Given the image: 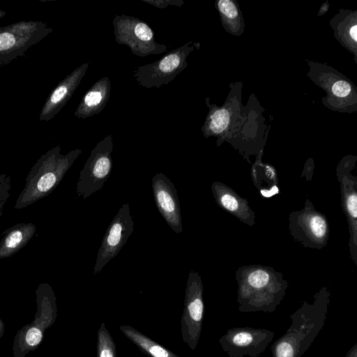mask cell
<instances>
[{
    "instance_id": "obj_19",
    "label": "cell",
    "mask_w": 357,
    "mask_h": 357,
    "mask_svg": "<svg viewBox=\"0 0 357 357\" xmlns=\"http://www.w3.org/2000/svg\"><path fill=\"white\" fill-rule=\"evenodd\" d=\"M97 357H116V344L102 323L98 332Z\"/></svg>"
},
{
    "instance_id": "obj_9",
    "label": "cell",
    "mask_w": 357,
    "mask_h": 357,
    "mask_svg": "<svg viewBox=\"0 0 357 357\" xmlns=\"http://www.w3.org/2000/svg\"><path fill=\"white\" fill-rule=\"evenodd\" d=\"M185 293L181 321L182 338L191 349L195 350L201 335L204 310V287L197 272L191 271L189 273Z\"/></svg>"
},
{
    "instance_id": "obj_1",
    "label": "cell",
    "mask_w": 357,
    "mask_h": 357,
    "mask_svg": "<svg viewBox=\"0 0 357 357\" xmlns=\"http://www.w3.org/2000/svg\"><path fill=\"white\" fill-rule=\"evenodd\" d=\"M331 291L322 287L312 301H304L289 317L291 325L271 346L272 357H302L325 325Z\"/></svg>"
},
{
    "instance_id": "obj_14",
    "label": "cell",
    "mask_w": 357,
    "mask_h": 357,
    "mask_svg": "<svg viewBox=\"0 0 357 357\" xmlns=\"http://www.w3.org/2000/svg\"><path fill=\"white\" fill-rule=\"evenodd\" d=\"M211 190L216 204L250 227L255 224V213L247 199L241 197L231 188L220 181H214Z\"/></svg>"
},
{
    "instance_id": "obj_20",
    "label": "cell",
    "mask_w": 357,
    "mask_h": 357,
    "mask_svg": "<svg viewBox=\"0 0 357 357\" xmlns=\"http://www.w3.org/2000/svg\"><path fill=\"white\" fill-rule=\"evenodd\" d=\"M24 238V234L22 229L10 232L4 241L3 250L6 252H11L22 243Z\"/></svg>"
},
{
    "instance_id": "obj_23",
    "label": "cell",
    "mask_w": 357,
    "mask_h": 357,
    "mask_svg": "<svg viewBox=\"0 0 357 357\" xmlns=\"http://www.w3.org/2000/svg\"><path fill=\"white\" fill-rule=\"evenodd\" d=\"M351 91V86L349 83L344 80L336 82L332 88L333 94L339 98H345L349 95Z\"/></svg>"
},
{
    "instance_id": "obj_27",
    "label": "cell",
    "mask_w": 357,
    "mask_h": 357,
    "mask_svg": "<svg viewBox=\"0 0 357 357\" xmlns=\"http://www.w3.org/2000/svg\"><path fill=\"white\" fill-rule=\"evenodd\" d=\"M6 15V12L0 9V19Z\"/></svg>"
},
{
    "instance_id": "obj_5",
    "label": "cell",
    "mask_w": 357,
    "mask_h": 357,
    "mask_svg": "<svg viewBox=\"0 0 357 357\" xmlns=\"http://www.w3.org/2000/svg\"><path fill=\"white\" fill-rule=\"evenodd\" d=\"M112 24L116 42L128 47L135 56L144 57L167 51V45L157 43L154 31L138 17L116 15Z\"/></svg>"
},
{
    "instance_id": "obj_17",
    "label": "cell",
    "mask_w": 357,
    "mask_h": 357,
    "mask_svg": "<svg viewBox=\"0 0 357 357\" xmlns=\"http://www.w3.org/2000/svg\"><path fill=\"white\" fill-rule=\"evenodd\" d=\"M121 331L144 353L151 357H179L130 326H121Z\"/></svg>"
},
{
    "instance_id": "obj_16",
    "label": "cell",
    "mask_w": 357,
    "mask_h": 357,
    "mask_svg": "<svg viewBox=\"0 0 357 357\" xmlns=\"http://www.w3.org/2000/svg\"><path fill=\"white\" fill-rule=\"evenodd\" d=\"M258 159L252 165V179L261 195L270 198L280 192L277 173L273 166Z\"/></svg>"
},
{
    "instance_id": "obj_24",
    "label": "cell",
    "mask_w": 357,
    "mask_h": 357,
    "mask_svg": "<svg viewBox=\"0 0 357 357\" xmlns=\"http://www.w3.org/2000/svg\"><path fill=\"white\" fill-rule=\"evenodd\" d=\"M158 8H165L169 6L181 7L184 4L183 0H141Z\"/></svg>"
},
{
    "instance_id": "obj_21",
    "label": "cell",
    "mask_w": 357,
    "mask_h": 357,
    "mask_svg": "<svg viewBox=\"0 0 357 357\" xmlns=\"http://www.w3.org/2000/svg\"><path fill=\"white\" fill-rule=\"evenodd\" d=\"M218 8L220 13L229 20H235L238 15L236 6L230 0H220L218 2Z\"/></svg>"
},
{
    "instance_id": "obj_18",
    "label": "cell",
    "mask_w": 357,
    "mask_h": 357,
    "mask_svg": "<svg viewBox=\"0 0 357 357\" xmlns=\"http://www.w3.org/2000/svg\"><path fill=\"white\" fill-rule=\"evenodd\" d=\"M206 102L210 110L202 130L205 137L211 135H217L222 133L227 127L229 114L228 112L224 109H218L210 105L206 99Z\"/></svg>"
},
{
    "instance_id": "obj_4",
    "label": "cell",
    "mask_w": 357,
    "mask_h": 357,
    "mask_svg": "<svg viewBox=\"0 0 357 357\" xmlns=\"http://www.w3.org/2000/svg\"><path fill=\"white\" fill-rule=\"evenodd\" d=\"M289 231L291 236L305 248L321 250L329 240L328 221L308 198L302 209L289 214Z\"/></svg>"
},
{
    "instance_id": "obj_10",
    "label": "cell",
    "mask_w": 357,
    "mask_h": 357,
    "mask_svg": "<svg viewBox=\"0 0 357 357\" xmlns=\"http://www.w3.org/2000/svg\"><path fill=\"white\" fill-rule=\"evenodd\" d=\"M275 333L268 329L235 327L227 331L219 340L229 357H258L273 341Z\"/></svg>"
},
{
    "instance_id": "obj_3",
    "label": "cell",
    "mask_w": 357,
    "mask_h": 357,
    "mask_svg": "<svg viewBox=\"0 0 357 357\" xmlns=\"http://www.w3.org/2000/svg\"><path fill=\"white\" fill-rule=\"evenodd\" d=\"M52 32L41 21H20L0 27V68L22 57Z\"/></svg>"
},
{
    "instance_id": "obj_6",
    "label": "cell",
    "mask_w": 357,
    "mask_h": 357,
    "mask_svg": "<svg viewBox=\"0 0 357 357\" xmlns=\"http://www.w3.org/2000/svg\"><path fill=\"white\" fill-rule=\"evenodd\" d=\"M191 43L169 51L158 61L136 68L133 76L138 84L146 89L168 84L188 67L187 58L194 49Z\"/></svg>"
},
{
    "instance_id": "obj_25",
    "label": "cell",
    "mask_w": 357,
    "mask_h": 357,
    "mask_svg": "<svg viewBox=\"0 0 357 357\" xmlns=\"http://www.w3.org/2000/svg\"><path fill=\"white\" fill-rule=\"evenodd\" d=\"M345 357H357V343H355L347 351Z\"/></svg>"
},
{
    "instance_id": "obj_22",
    "label": "cell",
    "mask_w": 357,
    "mask_h": 357,
    "mask_svg": "<svg viewBox=\"0 0 357 357\" xmlns=\"http://www.w3.org/2000/svg\"><path fill=\"white\" fill-rule=\"evenodd\" d=\"M42 339L43 331L33 325L26 330L24 337V342L31 347L38 345Z\"/></svg>"
},
{
    "instance_id": "obj_15",
    "label": "cell",
    "mask_w": 357,
    "mask_h": 357,
    "mask_svg": "<svg viewBox=\"0 0 357 357\" xmlns=\"http://www.w3.org/2000/svg\"><path fill=\"white\" fill-rule=\"evenodd\" d=\"M110 93L109 78L108 77L100 78L81 99L75 111V116L84 119L100 113L109 101Z\"/></svg>"
},
{
    "instance_id": "obj_12",
    "label": "cell",
    "mask_w": 357,
    "mask_h": 357,
    "mask_svg": "<svg viewBox=\"0 0 357 357\" xmlns=\"http://www.w3.org/2000/svg\"><path fill=\"white\" fill-rule=\"evenodd\" d=\"M152 189L158 211L175 233H181V208L173 183L164 174L158 173L152 178Z\"/></svg>"
},
{
    "instance_id": "obj_13",
    "label": "cell",
    "mask_w": 357,
    "mask_h": 357,
    "mask_svg": "<svg viewBox=\"0 0 357 357\" xmlns=\"http://www.w3.org/2000/svg\"><path fill=\"white\" fill-rule=\"evenodd\" d=\"M89 68L84 63L68 75L46 99L39 114V121L47 122L53 119L66 105L79 86Z\"/></svg>"
},
{
    "instance_id": "obj_7",
    "label": "cell",
    "mask_w": 357,
    "mask_h": 357,
    "mask_svg": "<svg viewBox=\"0 0 357 357\" xmlns=\"http://www.w3.org/2000/svg\"><path fill=\"white\" fill-rule=\"evenodd\" d=\"M112 136L107 135L97 143L80 172L77 192L86 199L103 187L112 168Z\"/></svg>"
},
{
    "instance_id": "obj_11",
    "label": "cell",
    "mask_w": 357,
    "mask_h": 357,
    "mask_svg": "<svg viewBox=\"0 0 357 357\" xmlns=\"http://www.w3.org/2000/svg\"><path fill=\"white\" fill-rule=\"evenodd\" d=\"M133 219L130 206L123 204L107 227L101 245L98 251L93 274L102 268L121 250L133 231Z\"/></svg>"
},
{
    "instance_id": "obj_2",
    "label": "cell",
    "mask_w": 357,
    "mask_h": 357,
    "mask_svg": "<svg viewBox=\"0 0 357 357\" xmlns=\"http://www.w3.org/2000/svg\"><path fill=\"white\" fill-rule=\"evenodd\" d=\"M235 278L238 284L236 301L241 312H275L288 287L282 273L260 264L239 267Z\"/></svg>"
},
{
    "instance_id": "obj_28",
    "label": "cell",
    "mask_w": 357,
    "mask_h": 357,
    "mask_svg": "<svg viewBox=\"0 0 357 357\" xmlns=\"http://www.w3.org/2000/svg\"><path fill=\"white\" fill-rule=\"evenodd\" d=\"M2 329V323L0 321V331Z\"/></svg>"
},
{
    "instance_id": "obj_26",
    "label": "cell",
    "mask_w": 357,
    "mask_h": 357,
    "mask_svg": "<svg viewBox=\"0 0 357 357\" xmlns=\"http://www.w3.org/2000/svg\"><path fill=\"white\" fill-rule=\"evenodd\" d=\"M349 35H350V37L351 38V39L354 41V42H356V40H357V26L356 24H354V26H352L349 30Z\"/></svg>"
},
{
    "instance_id": "obj_8",
    "label": "cell",
    "mask_w": 357,
    "mask_h": 357,
    "mask_svg": "<svg viewBox=\"0 0 357 357\" xmlns=\"http://www.w3.org/2000/svg\"><path fill=\"white\" fill-rule=\"evenodd\" d=\"M356 157L347 156L336 168L340 185L341 206L346 216L349 233V249L354 264L357 266V176L354 171Z\"/></svg>"
}]
</instances>
